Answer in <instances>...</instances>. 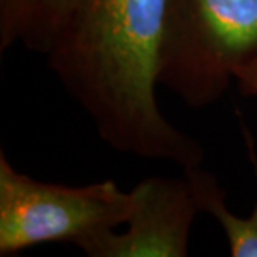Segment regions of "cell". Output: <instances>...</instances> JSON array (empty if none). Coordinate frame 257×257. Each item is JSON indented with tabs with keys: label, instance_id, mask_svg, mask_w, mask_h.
<instances>
[{
	"label": "cell",
	"instance_id": "6da1fadb",
	"mask_svg": "<svg viewBox=\"0 0 257 257\" xmlns=\"http://www.w3.org/2000/svg\"><path fill=\"white\" fill-rule=\"evenodd\" d=\"M167 5L169 0H70L45 57L107 146L186 171L202 164L205 149L159 107Z\"/></svg>",
	"mask_w": 257,
	"mask_h": 257
},
{
	"label": "cell",
	"instance_id": "7a4b0ae2",
	"mask_svg": "<svg viewBox=\"0 0 257 257\" xmlns=\"http://www.w3.org/2000/svg\"><path fill=\"white\" fill-rule=\"evenodd\" d=\"M257 55V0H169L159 85L191 109L212 105Z\"/></svg>",
	"mask_w": 257,
	"mask_h": 257
},
{
	"label": "cell",
	"instance_id": "3957f363",
	"mask_svg": "<svg viewBox=\"0 0 257 257\" xmlns=\"http://www.w3.org/2000/svg\"><path fill=\"white\" fill-rule=\"evenodd\" d=\"M131 191L105 179L85 186L39 181L17 171L0 152V255L47 242L80 240L124 225Z\"/></svg>",
	"mask_w": 257,
	"mask_h": 257
},
{
	"label": "cell",
	"instance_id": "277c9868",
	"mask_svg": "<svg viewBox=\"0 0 257 257\" xmlns=\"http://www.w3.org/2000/svg\"><path fill=\"white\" fill-rule=\"evenodd\" d=\"M131 195L125 232L105 230L75 247L89 257H186L194 219L200 212L189 179L146 177Z\"/></svg>",
	"mask_w": 257,
	"mask_h": 257
},
{
	"label": "cell",
	"instance_id": "5b68a950",
	"mask_svg": "<svg viewBox=\"0 0 257 257\" xmlns=\"http://www.w3.org/2000/svg\"><path fill=\"white\" fill-rule=\"evenodd\" d=\"M237 120L240 125L245 151L250 167L254 171V177L257 182V149L255 141L250 134L249 125L245 124L242 114L237 110ZM184 176L189 179L192 187L195 202L200 212L209 214L219 227L222 229L229 245V252L232 257H257V195L255 204L247 217H240L229 210L225 204V192L217 177L200 166L191 167L184 171Z\"/></svg>",
	"mask_w": 257,
	"mask_h": 257
},
{
	"label": "cell",
	"instance_id": "8992f818",
	"mask_svg": "<svg viewBox=\"0 0 257 257\" xmlns=\"http://www.w3.org/2000/svg\"><path fill=\"white\" fill-rule=\"evenodd\" d=\"M70 0H0V54L22 45L45 55L62 25Z\"/></svg>",
	"mask_w": 257,
	"mask_h": 257
},
{
	"label": "cell",
	"instance_id": "52a82bcc",
	"mask_svg": "<svg viewBox=\"0 0 257 257\" xmlns=\"http://www.w3.org/2000/svg\"><path fill=\"white\" fill-rule=\"evenodd\" d=\"M234 80L237 84L239 92L244 97L257 99V55L235 70Z\"/></svg>",
	"mask_w": 257,
	"mask_h": 257
}]
</instances>
